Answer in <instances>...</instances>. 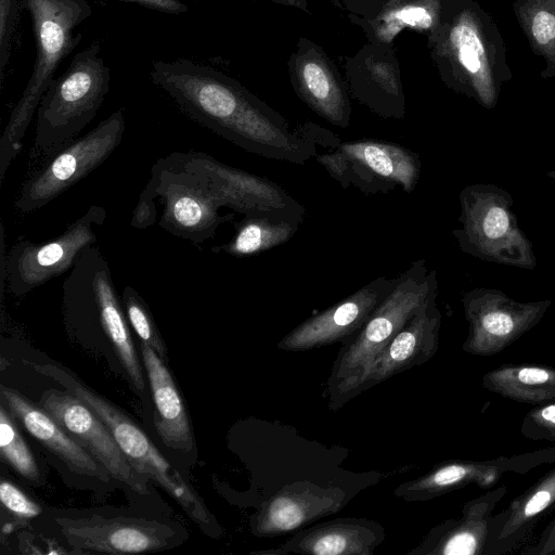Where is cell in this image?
<instances>
[{"instance_id":"1","label":"cell","mask_w":555,"mask_h":555,"mask_svg":"<svg viewBox=\"0 0 555 555\" xmlns=\"http://www.w3.org/2000/svg\"><path fill=\"white\" fill-rule=\"evenodd\" d=\"M152 82L189 118L243 150L297 165L318 154L312 122L293 127L240 81L189 59L154 61Z\"/></svg>"},{"instance_id":"2","label":"cell","mask_w":555,"mask_h":555,"mask_svg":"<svg viewBox=\"0 0 555 555\" xmlns=\"http://www.w3.org/2000/svg\"><path fill=\"white\" fill-rule=\"evenodd\" d=\"M427 48L440 80L455 93L493 109L512 77L504 38L477 0H444Z\"/></svg>"},{"instance_id":"3","label":"cell","mask_w":555,"mask_h":555,"mask_svg":"<svg viewBox=\"0 0 555 555\" xmlns=\"http://www.w3.org/2000/svg\"><path fill=\"white\" fill-rule=\"evenodd\" d=\"M92 0H23L30 15L36 56L31 75L0 140V183L20 153L26 130L62 62L79 46L76 29L92 14Z\"/></svg>"},{"instance_id":"4","label":"cell","mask_w":555,"mask_h":555,"mask_svg":"<svg viewBox=\"0 0 555 555\" xmlns=\"http://www.w3.org/2000/svg\"><path fill=\"white\" fill-rule=\"evenodd\" d=\"M438 295L435 270L420 259L399 275L398 283L376 307L361 330L341 344L326 383L328 409L338 411L354 398V391L378 352L404 324Z\"/></svg>"},{"instance_id":"5","label":"cell","mask_w":555,"mask_h":555,"mask_svg":"<svg viewBox=\"0 0 555 555\" xmlns=\"http://www.w3.org/2000/svg\"><path fill=\"white\" fill-rule=\"evenodd\" d=\"M24 362L36 372L57 382L92 409L108 427L128 462L139 475L158 483L181 505L192 520L208 528L209 533L220 532V528L202 499L129 416L85 385L68 370L55 364Z\"/></svg>"},{"instance_id":"6","label":"cell","mask_w":555,"mask_h":555,"mask_svg":"<svg viewBox=\"0 0 555 555\" xmlns=\"http://www.w3.org/2000/svg\"><path fill=\"white\" fill-rule=\"evenodd\" d=\"M100 52L96 41L77 52L41 98L34 139L37 154L47 157L74 140L98 114L111 82V69Z\"/></svg>"},{"instance_id":"7","label":"cell","mask_w":555,"mask_h":555,"mask_svg":"<svg viewBox=\"0 0 555 555\" xmlns=\"http://www.w3.org/2000/svg\"><path fill=\"white\" fill-rule=\"evenodd\" d=\"M460 227L452 231L460 249L485 261L531 270L532 244L519 228L514 201L504 189L470 184L460 193Z\"/></svg>"},{"instance_id":"8","label":"cell","mask_w":555,"mask_h":555,"mask_svg":"<svg viewBox=\"0 0 555 555\" xmlns=\"http://www.w3.org/2000/svg\"><path fill=\"white\" fill-rule=\"evenodd\" d=\"M67 311L91 315L104 333L138 390H144L143 371L134 349L108 263L95 244L87 246L62 284Z\"/></svg>"},{"instance_id":"9","label":"cell","mask_w":555,"mask_h":555,"mask_svg":"<svg viewBox=\"0 0 555 555\" xmlns=\"http://www.w3.org/2000/svg\"><path fill=\"white\" fill-rule=\"evenodd\" d=\"M169 158L185 170L221 208L244 216H270L302 223L306 208L274 181L228 166L203 152H173Z\"/></svg>"},{"instance_id":"10","label":"cell","mask_w":555,"mask_h":555,"mask_svg":"<svg viewBox=\"0 0 555 555\" xmlns=\"http://www.w3.org/2000/svg\"><path fill=\"white\" fill-rule=\"evenodd\" d=\"M125 127L124 112L117 109L86 134L44 157L22 185L15 207L22 212L37 210L86 178L117 149Z\"/></svg>"},{"instance_id":"11","label":"cell","mask_w":555,"mask_h":555,"mask_svg":"<svg viewBox=\"0 0 555 555\" xmlns=\"http://www.w3.org/2000/svg\"><path fill=\"white\" fill-rule=\"evenodd\" d=\"M314 158L344 189L354 185L366 195L386 194L397 186L411 193L422 169L417 153L373 139L341 142Z\"/></svg>"},{"instance_id":"12","label":"cell","mask_w":555,"mask_h":555,"mask_svg":"<svg viewBox=\"0 0 555 555\" xmlns=\"http://www.w3.org/2000/svg\"><path fill=\"white\" fill-rule=\"evenodd\" d=\"M143 191L162 199L158 225L196 246L212 238L220 224L234 218V214L221 215L220 207L168 155L154 164Z\"/></svg>"},{"instance_id":"13","label":"cell","mask_w":555,"mask_h":555,"mask_svg":"<svg viewBox=\"0 0 555 555\" xmlns=\"http://www.w3.org/2000/svg\"><path fill=\"white\" fill-rule=\"evenodd\" d=\"M105 219V209L92 205L62 234L49 242L22 240L15 243L5 262L9 289L23 295L69 271L80 253L96 243L93 227L102 225Z\"/></svg>"},{"instance_id":"14","label":"cell","mask_w":555,"mask_h":555,"mask_svg":"<svg viewBox=\"0 0 555 555\" xmlns=\"http://www.w3.org/2000/svg\"><path fill=\"white\" fill-rule=\"evenodd\" d=\"M468 334L462 349L474 356L501 352L535 326L552 301L521 302L494 288H475L462 297Z\"/></svg>"},{"instance_id":"15","label":"cell","mask_w":555,"mask_h":555,"mask_svg":"<svg viewBox=\"0 0 555 555\" xmlns=\"http://www.w3.org/2000/svg\"><path fill=\"white\" fill-rule=\"evenodd\" d=\"M61 427L111 475L140 494L149 493V479L130 465L104 422L82 400L68 391L49 389L38 402Z\"/></svg>"},{"instance_id":"16","label":"cell","mask_w":555,"mask_h":555,"mask_svg":"<svg viewBox=\"0 0 555 555\" xmlns=\"http://www.w3.org/2000/svg\"><path fill=\"white\" fill-rule=\"evenodd\" d=\"M65 540L75 548L137 554L164 550L175 537L171 527L140 517L90 515L54 517Z\"/></svg>"},{"instance_id":"17","label":"cell","mask_w":555,"mask_h":555,"mask_svg":"<svg viewBox=\"0 0 555 555\" xmlns=\"http://www.w3.org/2000/svg\"><path fill=\"white\" fill-rule=\"evenodd\" d=\"M393 279L379 276L332 307L308 318L279 343L285 351H307L353 337L367 321L383 299L398 283Z\"/></svg>"},{"instance_id":"18","label":"cell","mask_w":555,"mask_h":555,"mask_svg":"<svg viewBox=\"0 0 555 555\" xmlns=\"http://www.w3.org/2000/svg\"><path fill=\"white\" fill-rule=\"evenodd\" d=\"M287 65L297 96L333 126L347 128L352 112L350 94L345 79L326 52L301 37Z\"/></svg>"},{"instance_id":"19","label":"cell","mask_w":555,"mask_h":555,"mask_svg":"<svg viewBox=\"0 0 555 555\" xmlns=\"http://www.w3.org/2000/svg\"><path fill=\"white\" fill-rule=\"evenodd\" d=\"M349 94L385 119L405 116V98L395 46L365 43L344 63Z\"/></svg>"},{"instance_id":"20","label":"cell","mask_w":555,"mask_h":555,"mask_svg":"<svg viewBox=\"0 0 555 555\" xmlns=\"http://www.w3.org/2000/svg\"><path fill=\"white\" fill-rule=\"evenodd\" d=\"M431 297L371 362L354 397L413 366L428 362L438 351L441 312Z\"/></svg>"},{"instance_id":"21","label":"cell","mask_w":555,"mask_h":555,"mask_svg":"<svg viewBox=\"0 0 555 555\" xmlns=\"http://www.w3.org/2000/svg\"><path fill=\"white\" fill-rule=\"evenodd\" d=\"M344 505L345 492L340 488L299 482L283 488L264 502L251 520V530L259 538L278 537L302 529Z\"/></svg>"},{"instance_id":"22","label":"cell","mask_w":555,"mask_h":555,"mask_svg":"<svg viewBox=\"0 0 555 555\" xmlns=\"http://www.w3.org/2000/svg\"><path fill=\"white\" fill-rule=\"evenodd\" d=\"M444 0H352L343 10L369 42L393 46L404 29L429 35L440 24Z\"/></svg>"},{"instance_id":"23","label":"cell","mask_w":555,"mask_h":555,"mask_svg":"<svg viewBox=\"0 0 555 555\" xmlns=\"http://www.w3.org/2000/svg\"><path fill=\"white\" fill-rule=\"evenodd\" d=\"M498 487L465 503L457 519H448L431 528L412 555H483L492 511L506 494Z\"/></svg>"},{"instance_id":"24","label":"cell","mask_w":555,"mask_h":555,"mask_svg":"<svg viewBox=\"0 0 555 555\" xmlns=\"http://www.w3.org/2000/svg\"><path fill=\"white\" fill-rule=\"evenodd\" d=\"M385 529L366 518L344 517L298 530L272 554L373 555Z\"/></svg>"},{"instance_id":"25","label":"cell","mask_w":555,"mask_h":555,"mask_svg":"<svg viewBox=\"0 0 555 555\" xmlns=\"http://www.w3.org/2000/svg\"><path fill=\"white\" fill-rule=\"evenodd\" d=\"M2 402L9 412L46 449L59 457L72 472L108 481V472L39 404L17 390L1 386Z\"/></svg>"},{"instance_id":"26","label":"cell","mask_w":555,"mask_h":555,"mask_svg":"<svg viewBox=\"0 0 555 555\" xmlns=\"http://www.w3.org/2000/svg\"><path fill=\"white\" fill-rule=\"evenodd\" d=\"M555 505V467L492 515L483 555H503L521 546L539 519Z\"/></svg>"},{"instance_id":"27","label":"cell","mask_w":555,"mask_h":555,"mask_svg":"<svg viewBox=\"0 0 555 555\" xmlns=\"http://www.w3.org/2000/svg\"><path fill=\"white\" fill-rule=\"evenodd\" d=\"M140 350L155 405L154 426L158 437L168 448L190 452L193 433L176 383L153 348L141 341Z\"/></svg>"},{"instance_id":"28","label":"cell","mask_w":555,"mask_h":555,"mask_svg":"<svg viewBox=\"0 0 555 555\" xmlns=\"http://www.w3.org/2000/svg\"><path fill=\"white\" fill-rule=\"evenodd\" d=\"M482 386L507 399L542 404L555 400V369L532 364H505L482 376Z\"/></svg>"},{"instance_id":"29","label":"cell","mask_w":555,"mask_h":555,"mask_svg":"<svg viewBox=\"0 0 555 555\" xmlns=\"http://www.w3.org/2000/svg\"><path fill=\"white\" fill-rule=\"evenodd\" d=\"M492 460H460L442 463L428 473L399 485L393 494L405 502H425L436 496L478 483Z\"/></svg>"},{"instance_id":"30","label":"cell","mask_w":555,"mask_h":555,"mask_svg":"<svg viewBox=\"0 0 555 555\" xmlns=\"http://www.w3.org/2000/svg\"><path fill=\"white\" fill-rule=\"evenodd\" d=\"M300 223L270 216H245L234 223L231 240L214 246L211 251L223 253L235 258L254 256L289 241Z\"/></svg>"},{"instance_id":"31","label":"cell","mask_w":555,"mask_h":555,"mask_svg":"<svg viewBox=\"0 0 555 555\" xmlns=\"http://www.w3.org/2000/svg\"><path fill=\"white\" fill-rule=\"evenodd\" d=\"M512 9L531 51L544 63L541 78H555V0H514Z\"/></svg>"},{"instance_id":"32","label":"cell","mask_w":555,"mask_h":555,"mask_svg":"<svg viewBox=\"0 0 555 555\" xmlns=\"http://www.w3.org/2000/svg\"><path fill=\"white\" fill-rule=\"evenodd\" d=\"M12 414L0 406L1 457L25 479L40 483V472L35 456L16 427Z\"/></svg>"},{"instance_id":"33","label":"cell","mask_w":555,"mask_h":555,"mask_svg":"<svg viewBox=\"0 0 555 555\" xmlns=\"http://www.w3.org/2000/svg\"><path fill=\"white\" fill-rule=\"evenodd\" d=\"M121 302L128 322L141 341L153 348L160 359L165 360L167 356L166 346L143 298L134 288L127 285L122 291Z\"/></svg>"},{"instance_id":"34","label":"cell","mask_w":555,"mask_h":555,"mask_svg":"<svg viewBox=\"0 0 555 555\" xmlns=\"http://www.w3.org/2000/svg\"><path fill=\"white\" fill-rule=\"evenodd\" d=\"M524 437L531 440L555 441V400L538 404L525 416L520 426Z\"/></svg>"},{"instance_id":"35","label":"cell","mask_w":555,"mask_h":555,"mask_svg":"<svg viewBox=\"0 0 555 555\" xmlns=\"http://www.w3.org/2000/svg\"><path fill=\"white\" fill-rule=\"evenodd\" d=\"M23 0H0V78L3 80L5 66L9 63L12 42Z\"/></svg>"},{"instance_id":"36","label":"cell","mask_w":555,"mask_h":555,"mask_svg":"<svg viewBox=\"0 0 555 555\" xmlns=\"http://www.w3.org/2000/svg\"><path fill=\"white\" fill-rule=\"evenodd\" d=\"M2 505L17 518L29 519L41 514V507L13 482L2 479L0 483Z\"/></svg>"},{"instance_id":"37","label":"cell","mask_w":555,"mask_h":555,"mask_svg":"<svg viewBox=\"0 0 555 555\" xmlns=\"http://www.w3.org/2000/svg\"><path fill=\"white\" fill-rule=\"evenodd\" d=\"M157 221V209L154 197L142 191L133 209L130 225L137 230H144Z\"/></svg>"},{"instance_id":"38","label":"cell","mask_w":555,"mask_h":555,"mask_svg":"<svg viewBox=\"0 0 555 555\" xmlns=\"http://www.w3.org/2000/svg\"><path fill=\"white\" fill-rule=\"evenodd\" d=\"M132 2L145 9L165 14H182L189 11V7L181 0H119Z\"/></svg>"},{"instance_id":"39","label":"cell","mask_w":555,"mask_h":555,"mask_svg":"<svg viewBox=\"0 0 555 555\" xmlns=\"http://www.w3.org/2000/svg\"><path fill=\"white\" fill-rule=\"evenodd\" d=\"M530 555H555V519L544 529L538 543L522 552Z\"/></svg>"},{"instance_id":"40","label":"cell","mask_w":555,"mask_h":555,"mask_svg":"<svg viewBox=\"0 0 555 555\" xmlns=\"http://www.w3.org/2000/svg\"><path fill=\"white\" fill-rule=\"evenodd\" d=\"M262 1H270V2H273L276 4L284 5V4H287L291 0H262Z\"/></svg>"},{"instance_id":"41","label":"cell","mask_w":555,"mask_h":555,"mask_svg":"<svg viewBox=\"0 0 555 555\" xmlns=\"http://www.w3.org/2000/svg\"><path fill=\"white\" fill-rule=\"evenodd\" d=\"M338 8H340L343 4L350 0H332Z\"/></svg>"},{"instance_id":"42","label":"cell","mask_w":555,"mask_h":555,"mask_svg":"<svg viewBox=\"0 0 555 555\" xmlns=\"http://www.w3.org/2000/svg\"><path fill=\"white\" fill-rule=\"evenodd\" d=\"M547 176L555 181V166L552 170L547 171Z\"/></svg>"}]
</instances>
